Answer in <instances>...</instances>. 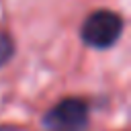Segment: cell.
<instances>
[{
	"instance_id": "3",
	"label": "cell",
	"mask_w": 131,
	"mask_h": 131,
	"mask_svg": "<svg viewBox=\"0 0 131 131\" xmlns=\"http://www.w3.org/2000/svg\"><path fill=\"white\" fill-rule=\"evenodd\" d=\"M14 55V41L8 33L0 31V66H4L6 61H10Z\"/></svg>"
},
{
	"instance_id": "2",
	"label": "cell",
	"mask_w": 131,
	"mask_h": 131,
	"mask_svg": "<svg viewBox=\"0 0 131 131\" xmlns=\"http://www.w3.org/2000/svg\"><path fill=\"white\" fill-rule=\"evenodd\" d=\"M49 131H84L88 125V106L80 98H63L43 117Z\"/></svg>"
},
{
	"instance_id": "1",
	"label": "cell",
	"mask_w": 131,
	"mask_h": 131,
	"mask_svg": "<svg viewBox=\"0 0 131 131\" xmlns=\"http://www.w3.org/2000/svg\"><path fill=\"white\" fill-rule=\"evenodd\" d=\"M123 31V18L113 10H94L82 25L80 35L86 45L96 49H108L115 45Z\"/></svg>"
},
{
	"instance_id": "4",
	"label": "cell",
	"mask_w": 131,
	"mask_h": 131,
	"mask_svg": "<svg viewBox=\"0 0 131 131\" xmlns=\"http://www.w3.org/2000/svg\"><path fill=\"white\" fill-rule=\"evenodd\" d=\"M0 131H16L14 127H0Z\"/></svg>"
}]
</instances>
